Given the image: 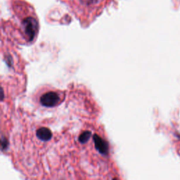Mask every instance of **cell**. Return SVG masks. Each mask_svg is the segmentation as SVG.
Listing matches in <instances>:
<instances>
[{"label":"cell","instance_id":"cell-3","mask_svg":"<svg viewBox=\"0 0 180 180\" xmlns=\"http://www.w3.org/2000/svg\"><path fill=\"white\" fill-rule=\"evenodd\" d=\"M77 1H78L82 6H84L85 7H86V6L91 7L92 6H94L96 4L99 3V1H100V0H77ZM79 3H78V4H79Z\"/></svg>","mask_w":180,"mask_h":180},{"label":"cell","instance_id":"cell-1","mask_svg":"<svg viewBox=\"0 0 180 180\" xmlns=\"http://www.w3.org/2000/svg\"><path fill=\"white\" fill-rule=\"evenodd\" d=\"M60 96L56 92L49 91L45 92L40 98V102L45 107H54L60 101Z\"/></svg>","mask_w":180,"mask_h":180},{"label":"cell","instance_id":"cell-2","mask_svg":"<svg viewBox=\"0 0 180 180\" xmlns=\"http://www.w3.org/2000/svg\"><path fill=\"white\" fill-rule=\"evenodd\" d=\"M36 135L37 139L42 141H49L52 137V132L47 127H40L37 130Z\"/></svg>","mask_w":180,"mask_h":180}]
</instances>
